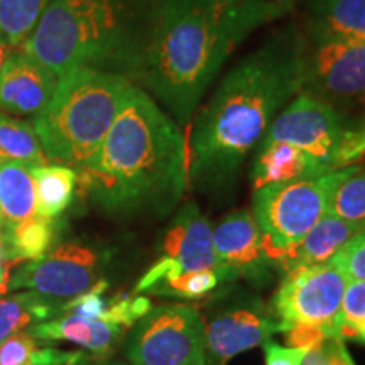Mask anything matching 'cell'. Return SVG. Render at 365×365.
I'll return each instance as SVG.
<instances>
[{
    "label": "cell",
    "instance_id": "obj_21",
    "mask_svg": "<svg viewBox=\"0 0 365 365\" xmlns=\"http://www.w3.org/2000/svg\"><path fill=\"white\" fill-rule=\"evenodd\" d=\"M36 215V190L31 168L0 163V217L2 230Z\"/></svg>",
    "mask_w": 365,
    "mask_h": 365
},
{
    "label": "cell",
    "instance_id": "obj_39",
    "mask_svg": "<svg viewBox=\"0 0 365 365\" xmlns=\"http://www.w3.org/2000/svg\"><path fill=\"white\" fill-rule=\"evenodd\" d=\"M9 269H11V266H9L6 271L0 274V296H2L9 289V276H11V271H9Z\"/></svg>",
    "mask_w": 365,
    "mask_h": 365
},
{
    "label": "cell",
    "instance_id": "obj_15",
    "mask_svg": "<svg viewBox=\"0 0 365 365\" xmlns=\"http://www.w3.org/2000/svg\"><path fill=\"white\" fill-rule=\"evenodd\" d=\"M58 80L53 70L17 49L0 70V112L36 117L51 100Z\"/></svg>",
    "mask_w": 365,
    "mask_h": 365
},
{
    "label": "cell",
    "instance_id": "obj_17",
    "mask_svg": "<svg viewBox=\"0 0 365 365\" xmlns=\"http://www.w3.org/2000/svg\"><path fill=\"white\" fill-rule=\"evenodd\" d=\"M364 228L365 222H350L327 213L309 228L298 245L284 259H281L279 271L286 272L291 269L331 262V259Z\"/></svg>",
    "mask_w": 365,
    "mask_h": 365
},
{
    "label": "cell",
    "instance_id": "obj_11",
    "mask_svg": "<svg viewBox=\"0 0 365 365\" xmlns=\"http://www.w3.org/2000/svg\"><path fill=\"white\" fill-rule=\"evenodd\" d=\"M158 261L140 277L137 294H145L154 284L196 271H217L218 259L213 247V227L193 202L178 210L158 244Z\"/></svg>",
    "mask_w": 365,
    "mask_h": 365
},
{
    "label": "cell",
    "instance_id": "obj_2",
    "mask_svg": "<svg viewBox=\"0 0 365 365\" xmlns=\"http://www.w3.org/2000/svg\"><path fill=\"white\" fill-rule=\"evenodd\" d=\"M307 38L294 27L274 33L232 68L196 113L190 137V182L220 191L239 175L274 118L304 85Z\"/></svg>",
    "mask_w": 365,
    "mask_h": 365
},
{
    "label": "cell",
    "instance_id": "obj_22",
    "mask_svg": "<svg viewBox=\"0 0 365 365\" xmlns=\"http://www.w3.org/2000/svg\"><path fill=\"white\" fill-rule=\"evenodd\" d=\"M61 301L24 291L0 299V341L61 314Z\"/></svg>",
    "mask_w": 365,
    "mask_h": 365
},
{
    "label": "cell",
    "instance_id": "obj_29",
    "mask_svg": "<svg viewBox=\"0 0 365 365\" xmlns=\"http://www.w3.org/2000/svg\"><path fill=\"white\" fill-rule=\"evenodd\" d=\"M331 262L349 277V281H365V228L331 259Z\"/></svg>",
    "mask_w": 365,
    "mask_h": 365
},
{
    "label": "cell",
    "instance_id": "obj_9",
    "mask_svg": "<svg viewBox=\"0 0 365 365\" xmlns=\"http://www.w3.org/2000/svg\"><path fill=\"white\" fill-rule=\"evenodd\" d=\"M112 252L95 242L70 240L9 276V289H26L61 303L85 294L103 279Z\"/></svg>",
    "mask_w": 365,
    "mask_h": 365
},
{
    "label": "cell",
    "instance_id": "obj_36",
    "mask_svg": "<svg viewBox=\"0 0 365 365\" xmlns=\"http://www.w3.org/2000/svg\"><path fill=\"white\" fill-rule=\"evenodd\" d=\"M66 365H127V364L117 362V360H107V359H102V357H93V355L88 357V355L78 352V354H76V357Z\"/></svg>",
    "mask_w": 365,
    "mask_h": 365
},
{
    "label": "cell",
    "instance_id": "obj_10",
    "mask_svg": "<svg viewBox=\"0 0 365 365\" xmlns=\"http://www.w3.org/2000/svg\"><path fill=\"white\" fill-rule=\"evenodd\" d=\"M349 130L330 102L299 91L274 118L261 143L296 145L333 171L340 168V154Z\"/></svg>",
    "mask_w": 365,
    "mask_h": 365
},
{
    "label": "cell",
    "instance_id": "obj_33",
    "mask_svg": "<svg viewBox=\"0 0 365 365\" xmlns=\"http://www.w3.org/2000/svg\"><path fill=\"white\" fill-rule=\"evenodd\" d=\"M362 156H365V125L355 130L350 129L346 134L344 149L340 154V168L350 166Z\"/></svg>",
    "mask_w": 365,
    "mask_h": 365
},
{
    "label": "cell",
    "instance_id": "obj_42",
    "mask_svg": "<svg viewBox=\"0 0 365 365\" xmlns=\"http://www.w3.org/2000/svg\"><path fill=\"white\" fill-rule=\"evenodd\" d=\"M0 39H4V36H2V34H0Z\"/></svg>",
    "mask_w": 365,
    "mask_h": 365
},
{
    "label": "cell",
    "instance_id": "obj_4",
    "mask_svg": "<svg viewBox=\"0 0 365 365\" xmlns=\"http://www.w3.org/2000/svg\"><path fill=\"white\" fill-rule=\"evenodd\" d=\"M154 0H51L19 51L58 76L76 68L132 81Z\"/></svg>",
    "mask_w": 365,
    "mask_h": 365
},
{
    "label": "cell",
    "instance_id": "obj_32",
    "mask_svg": "<svg viewBox=\"0 0 365 365\" xmlns=\"http://www.w3.org/2000/svg\"><path fill=\"white\" fill-rule=\"evenodd\" d=\"M262 346L266 365H303L304 357L308 354L307 350L279 345L271 339L264 341Z\"/></svg>",
    "mask_w": 365,
    "mask_h": 365
},
{
    "label": "cell",
    "instance_id": "obj_25",
    "mask_svg": "<svg viewBox=\"0 0 365 365\" xmlns=\"http://www.w3.org/2000/svg\"><path fill=\"white\" fill-rule=\"evenodd\" d=\"M51 0H0V34L11 48L29 38Z\"/></svg>",
    "mask_w": 365,
    "mask_h": 365
},
{
    "label": "cell",
    "instance_id": "obj_35",
    "mask_svg": "<svg viewBox=\"0 0 365 365\" xmlns=\"http://www.w3.org/2000/svg\"><path fill=\"white\" fill-rule=\"evenodd\" d=\"M328 355V364L330 365H355L354 359L350 357L349 350L344 344V340H327L323 344Z\"/></svg>",
    "mask_w": 365,
    "mask_h": 365
},
{
    "label": "cell",
    "instance_id": "obj_40",
    "mask_svg": "<svg viewBox=\"0 0 365 365\" xmlns=\"http://www.w3.org/2000/svg\"><path fill=\"white\" fill-rule=\"evenodd\" d=\"M7 267L9 264H6V259H4V235H2V228H0V274L6 271Z\"/></svg>",
    "mask_w": 365,
    "mask_h": 365
},
{
    "label": "cell",
    "instance_id": "obj_24",
    "mask_svg": "<svg viewBox=\"0 0 365 365\" xmlns=\"http://www.w3.org/2000/svg\"><path fill=\"white\" fill-rule=\"evenodd\" d=\"M0 163H19L29 168L49 164L34 125L0 112Z\"/></svg>",
    "mask_w": 365,
    "mask_h": 365
},
{
    "label": "cell",
    "instance_id": "obj_3",
    "mask_svg": "<svg viewBox=\"0 0 365 365\" xmlns=\"http://www.w3.org/2000/svg\"><path fill=\"white\" fill-rule=\"evenodd\" d=\"M76 190L110 217L170 215L190 186L181 125L134 86L98 153L76 170Z\"/></svg>",
    "mask_w": 365,
    "mask_h": 365
},
{
    "label": "cell",
    "instance_id": "obj_43",
    "mask_svg": "<svg viewBox=\"0 0 365 365\" xmlns=\"http://www.w3.org/2000/svg\"><path fill=\"white\" fill-rule=\"evenodd\" d=\"M362 341H364V344H365V336H364V339H362Z\"/></svg>",
    "mask_w": 365,
    "mask_h": 365
},
{
    "label": "cell",
    "instance_id": "obj_13",
    "mask_svg": "<svg viewBox=\"0 0 365 365\" xmlns=\"http://www.w3.org/2000/svg\"><path fill=\"white\" fill-rule=\"evenodd\" d=\"M213 247L222 282L245 279L264 287L274 279V272L279 271L252 210L242 208L228 213L213 228Z\"/></svg>",
    "mask_w": 365,
    "mask_h": 365
},
{
    "label": "cell",
    "instance_id": "obj_5",
    "mask_svg": "<svg viewBox=\"0 0 365 365\" xmlns=\"http://www.w3.org/2000/svg\"><path fill=\"white\" fill-rule=\"evenodd\" d=\"M134 86L124 75L91 68L59 76L51 100L33 122L49 161L75 171L88 164Z\"/></svg>",
    "mask_w": 365,
    "mask_h": 365
},
{
    "label": "cell",
    "instance_id": "obj_41",
    "mask_svg": "<svg viewBox=\"0 0 365 365\" xmlns=\"http://www.w3.org/2000/svg\"><path fill=\"white\" fill-rule=\"evenodd\" d=\"M0 227H2V217H0Z\"/></svg>",
    "mask_w": 365,
    "mask_h": 365
},
{
    "label": "cell",
    "instance_id": "obj_27",
    "mask_svg": "<svg viewBox=\"0 0 365 365\" xmlns=\"http://www.w3.org/2000/svg\"><path fill=\"white\" fill-rule=\"evenodd\" d=\"M220 284L222 277L217 271H196L182 274L175 279L158 282L145 294L180 299H200L212 293L213 289H217Z\"/></svg>",
    "mask_w": 365,
    "mask_h": 365
},
{
    "label": "cell",
    "instance_id": "obj_34",
    "mask_svg": "<svg viewBox=\"0 0 365 365\" xmlns=\"http://www.w3.org/2000/svg\"><path fill=\"white\" fill-rule=\"evenodd\" d=\"M78 352H66L56 349H36L26 365H66L76 357Z\"/></svg>",
    "mask_w": 365,
    "mask_h": 365
},
{
    "label": "cell",
    "instance_id": "obj_26",
    "mask_svg": "<svg viewBox=\"0 0 365 365\" xmlns=\"http://www.w3.org/2000/svg\"><path fill=\"white\" fill-rule=\"evenodd\" d=\"M328 213L350 222H365V166L352 164L333 190Z\"/></svg>",
    "mask_w": 365,
    "mask_h": 365
},
{
    "label": "cell",
    "instance_id": "obj_7",
    "mask_svg": "<svg viewBox=\"0 0 365 365\" xmlns=\"http://www.w3.org/2000/svg\"><path fill=\"white\" fill-rule=\"evenodd\" d=\"M125 355L132 365H207L202 313L188 304L153 307L132 327Z\"/></svg>",
    "mask_w": 365,
    "mask_h": 365
},
{
    "label": "cell",
    "instance_id": "obj_8",
    "mask_svg": "<svg viewBox=\"0 0 365 365\" xmlns=\"http://www.w3.org/2000/svg\"><path fill=\"white\" fill-rule=\"evenodd\" d=\"M349 277L333 262L282 272L271 312L284 325L322 328L328 340H340L339 314Z\"/></svg>",
    "mask_w": 365,
    "mask_h": 365
},
{
    "label": "cell",
    "instance_id": "obj_38",
    "mask_svg": "<svg viewBox=\"0 0 365 365\" xmlns=\"http://www.w3.org/2000/svg\"><path fill=\"white\" fill-rule=\"evenodd\" d=\"M11 46H9V43L6 39H0V70H2V66L6 65V61H7V58L11 56Z\"/></svg>",
    "mask_w": 365,
    "mask_h": 365
},
{
    "label": "cell",
    "instance_id": "obj_16",
    "mask_svg": "<svg viewBox=\"0 0 365 365\" xmlns=\"http://www.w3.org/2000/svg\"><path fill=\"white\" fill-rule=\"evenodd\" d=\"M27 333L38 341H70L88 350L93 357L105 359L124 339L125 328L103 318H86L68 313L38 323Z\"/></svg>",
    "mask_w": 365,
    "mask_h": 365
},
{
    "label": "cell",
    "instance_id": "obj_31",
    "mask_svg": "<svg viewBox=\"0 0 365 365\" xmlns=\"http://www.w3.org/2000/svg\"><path fill=\"white\" fill-rule=\"evenodd\" d=\"M287 346H294V349H303L307 352L317 350L328 340L325 331L322 328L309 327V325H294L289 327L284 331Z\"/></svg>",
    "mask_w": 365,
    "mask_h": 365
},
{
    "label": "cell",
    "instance_id": "obj_37",
    "mask_svg": "<svg viewBox=\"0 0 365 365\" xmlns=\"http://www.w3.org/2000/svg\"><path fill=\"white\" fill-rule=\"evenodd\" d=\"M303 365H330L328 364V355L325 346H319L317 350H312V352L307 354L304 357Z\"/></svg>",
    "mask_w": 365,
    "mask_h": 365
},
{
    "label": "cell",
    "instance_id": "obj_18",
    "mask_svg": "<svg viewBox=\"0 0 365 365\" xmlns=\"http://www.w3.org/2000/svg\"><path fill=\"white\" fill-rule=\"evenodd\" d=\"M318 159L309 156L307 150L287 143H261L252 166L254 190L277 182L303 180L330 173Z\"/></svg>",
    "mask_w": 365,
    "mask_h": 365
},
{
    "label": "cell",
    "instance_id": "obj_28",
    "mask_svg": "<svg viewBox=\"0 0 365 365\" xmlns=\"http://www.w3.org/2000/svg\"><path fill=\"white\" fill-rule=\"evenodd\" d=\"M339 336L357 341L365 336V281H349L339 314Z\"/></svg>",
    "mask_w": 365,
    "mask_h": 365
},
{
    "label": "cell",
    "instance_id": "obj_14",
    "mask_svg": "<svg viewBox=\"0 0 365 365\" xmlns=\"http://www.w3.org/2000/svg\"><path fill=\"white\" fill-rule=\"evenodd\" d=\"M303 91L330 102L365 98V43L307 38Z\"/></svg>",
    "mask_w": 365,
    "mask_h": 365
},
{
    "label": "cell",
    "instance_id": "obj_20",
    "mask_svg": "<svg viewBox=\"0 0 365 365\" xmlns=\"http://www.w3.org/2000/svg\"><path fill=\"white\" fill-rule=\"evenodd\" d=\"M59 230L58 218H44L33 215L11 228L2 230L4 259L6 264H19L22 261H38L53 249Z\"/></svg>",
    "mask_w": 365,
    "mask_h": 365
},
{
    "label": "cell",
    "instance_id": "obj_30",
    "mask_svg": "<svg viewBox=\"0 0 365 365\" xmlns=\"http://www.w3.org/2000/svg\"><path fill=\"white\" fill-rule=\"evenodd\" d=\"M39 341L27 331L16 333L0 341V365H26L39 349Z\"/></svg>",
    "mask_w": 365,
    "mask_h": 365
},
{
    "label": "cell",
    "instance_id": "obj_23",
    "mask_svg": "<svg viewBox=\"0 0 365 365\" xmlns=\"http://www.w3.org/2000/svg\"><path fill=\"white\" fill-rule=\"evenodd\" d=\"M36 190V215L59 218L73 203L76 193V171L63 164L31 168Z\"/></svg>",
    "mask_w": 365,
    "mask_h": 365
},
{
    "label": "cell",
    "instance_id": "obj_6",
    "mask_svg": "<svg viewBox=\"0 0 365 365\" xmlns=\"http://www.w3.org/2000/svg\"><path fill=\"white\" fill-rule=\"evenodd\" d=\"M352 164L322 176L277 182L254 190L252 213L279 266L318 220L330 210L333 190Z\"/></svg>",
    "mask_w": 365,
    "mask_h": 365
},
{
    "label": "cell",
    "instance_id": "obj_1",
    "mask_svg": "<svg viewBox=\"0 0 365 365\" xmlns=\"http://www.w3.org/2000/svg\"><path fill=\"white\" fill-rule=\"evenodd\" d=\"M287 0H154L132 83L188 125L227 59Z\"/></svg>",
    "mask_w": 365,
    "mask_h": 365
},
{
    "label": "cell",
    "instance_id": "obj_12",
    "mask_svg": "<svg viewBox=\"0 0 365 365\" xmlns=\"http://www.w3.org/2000/svg\"><path fill=\"white\" fill-rule=\"evenodd\" d=\"M284 325L261 299L244 296L222 303L205 322L207 365H225L235 355L262 345Z\"/></svg>",
    "mask_w": 365,
    "mask_h": 365
},
{
    "label": "cell",
    "instance_id": "obj_19",
    "mask_svg": "<svg viewBox=\"0 0 365 365\" xmlns=\"http://www.w3.org/2000/svg\"><path fill=\"white\" fill-rule=\"evenodd\" d=\"M308 38L365 43V0H309Z\"/></svg>",
    "mask_w": 365,
    "mask_h": 365
}]
</instances>
